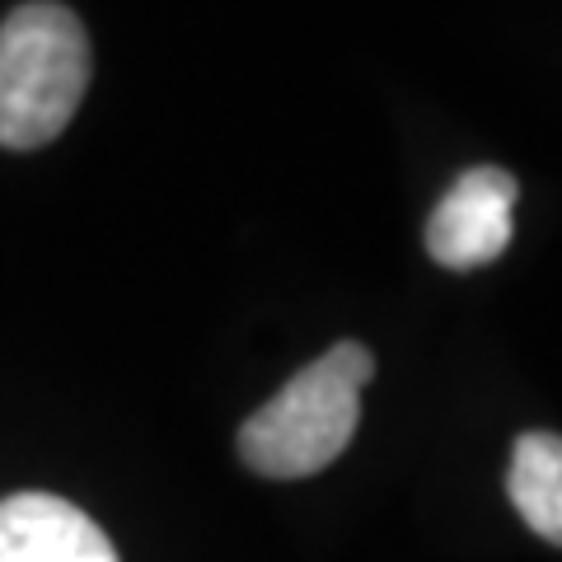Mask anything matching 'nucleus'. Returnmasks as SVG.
Returning a JSON list of instances; mask_svg holds the SVG:
<instances>
[{"mask_svg":"<svg viewBox=\"0 0 562 562\" xmlns=\"http://www.w3.org/2000/svg\"><path fill=\"white\" fill-rule=\"evenodd\" d=\"M371 375V347H328L239 427V460L262 479H310L328 469L357 436L361 390Z\"/></svg>","mask_w":562,"mask_h":562,"instance_id":"obj_1","label":"nucleus"},{"mask_svg":"<svg viewBox=\"0 0 562 562\" xmlns=\"http://www.w3.org/2000/svg\"><path fill=\"white\" fill-rule=\"evenodd\" d=\"M90 90V38L57 0H33L0 24V146L57 140Z\"/></svg>","mask_w":562,"mask_h":562,"instance_id":"obj_2","label":"nucleus"},{"mask_svg":"<svg viewBox=\"0 0 562 562\" xmlns=\"http://www.w3.org/2000/svg\"><path fill=\"white\" fill-rule=\"evenodd\" d=\"M516 179L497 165H479L454 179L427 221V254L450 272H469L502 258L512 244Z\"/></svg>","mask_w":562,"mask_h":562,"instance_id":"obj_3","label":"nucleus"},{"mask_svg":"<svg viewBox=\"0 0 562 562\" xmlns=\"http://www.w3.org/2000/svg\"><path fill=\"white\" fill-rule=\"evenodd\" d=\"M0 562H117V553L80 506L14 492L0 502Z\"/></svg>","mask_w":562,"mask_h":562,"instance_id":"obj_4","label":"nucleus"},{"mask_svg":"<svg viewBox=\"0 0 562 562\" xmlns=\"http://www.w3.org/2000/svg\"><path fill=\"white\" fill-rule=\"evenodd\" d=\"M506 492H512L520 520L539 539L562 549V436L558 431L520 436L512 454V473H506Z\"/></svg>","mask_w":562,"mask_h":562,"instance_id":"obj_5","label":"nucleus"}]
</instances>
